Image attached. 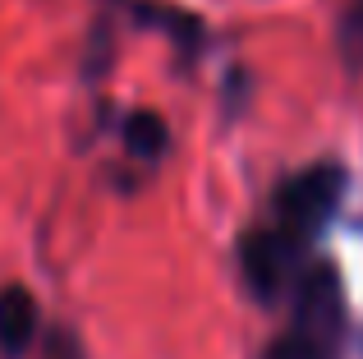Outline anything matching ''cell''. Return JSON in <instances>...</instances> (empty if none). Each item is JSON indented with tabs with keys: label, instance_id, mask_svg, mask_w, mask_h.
<instances>
[{
	"label": "cell",
	"instance_id": "cell-1",
	"mask_svg": "<svg viewBox=\"0 0 363 359\" xmlns=\"http://www.w3.org/2000/svg\"><path fill=\"white\" fill-rule=\"evenodd\" d=\"M345 198V171L336 162H318L308 171L290 175L272 198V216L257 231L244 235V277L262 304L290 295L299 277L308 272V253L340 212Z\"/></svg>",
	"mask_w": 363,
	"mask_h": 359
},
{
	"label": "cell",
	"instance_id": "cell-3",
	"mask_svg": "<svg viewBox=\"0 0 363 359\" xmlns=\"http://www.w3.org/2000/svg\"><path fill=\"white\" fill-rule=\"evenodd\" d=\"M33 336H37V299L23 286H5L0 290V355L23 359Z\"/></svg>",
	"mask_w": 363,
	"mask_h": 359
},
{
	"label": "cell",
	"instance_id": "cell-5",
	"mask_svg": "<svg viewBox=\"0 0 363 359\" xmlns=\"http://www.w3.org/2000/svg\"><path fill=\"white\" fill-rule=\"evenodd\" d=\"M345 51L354 55V60H363V9L345 23Z\"/></svg>",
	"mask_w": 363,
	"mask_h": 359
},
{
	"label": "cell",
	"instance_id": "cell-2",
	"mask_svg": "<svg viewBox=\"0 0 363 359\" xmlns=\"http://www.w3.org/2000/svg\"><path fill=\"white\" fill-rule=\"evenodd\" d=\"M290 327L272 341L267 359H345V290L331 263H308L299 277Z\"/></svg>",
	"mask_w": 363,
	"mask_h": 359
},
{
	"label": "cell",
	"instance_id": "cell-4",
	"mask_svg": "<svg viewBox=\"0 0 363 359\" xmlns=\"http://www.w3.org/2000/svg\"><path fill=\"white\" fill-rule=\"evenodd\" d=\"M124 148H129L138 162H157V157L166 153V125H161V116L133 111V116L124 120Z\"/></svg>",
	"mask_w": 363,
	"mask_h": 359
}]
</instances>
